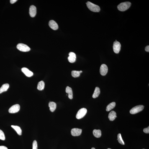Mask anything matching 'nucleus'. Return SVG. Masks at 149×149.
Listing matches in <instances>:
<instances>
[{"label": "nucleus", "instance_id": "obj_8", "mask_svg": "<svg viewBox=\"0 0 149 149\" xmlns=\"http://www.w3.org/2000/svg\"><path fill=\"white\" fill-rule=\"evenodd\" d=\"M108 71V68L107 65L104 64L101 65L100 69V72L102 76H105L107 74Z\"/></svg>", "mask_w": 149, "mask_h": 149}, {"label": "nucleus", "instance_id": "obj_12", "mask_svg": "<svg viewBox=\"0 0 149 149\" xmlns=\"http://www.w3.org/2000/svg\"><path fill=\"white\" fill-rule=\"evenodd\" d=\"M49 25L51 28L53 30H56L58 28V24L54 21L52 20L49 21Z\"/></svg>", "mask_w": 149, "mask_h": 149}, {"label": "nucleus", "instance_id": "obj_23", "mask_svg": "<svg viewBox=\"0 0 149 149\" xmlns=\"http://www.w3.org/2000/svg\"><path fill=\"white\" fill-rule=\"evenodd\" d=\"M80 74L81 73L80 71H76V70H73L72 71L71 73L72 76L74 78L79 77L80 76Z\"/></svg>", "mask_w": 149, "mask_h": 149}, {"label": "nucleus", "instance_id": "obj_20", "mask_svg": "<svg viewBox=\"0 0 149 149\" xmlns=\"http://www.w3.org/2000/svg\"><path fill=\"white\" fill-rule=\"evenodd\" d=\"M93 134L95 137L99 138L101 136V132L100 130H94L93 131Z\"/></svg>", "mask_w": 149, "mask_h": 149}, {"label": "nucleus", "instance_id": "obj_3", "mask_svg": "<svg viewBox=\"0 0 149 149\" xmlns=\"http://www.w3.org/2000/svg\"><path fill=\"white\" fill-rule=\"evenodd\" d=\"M17 48L20 51L24 52H28L30 50V47L27 45L22 43H19L17 46Z\"/></svg>", "mask_w": 149, "mask_h": 149}, {"label": "nucleus", "instance_id": "obj_31", "mask_svg": "<svg viewBox=\"0 0 149 149\" xmlns=\"http://www.w3.org/2000/svg\"><path fill=\"white\" fill-rule=\"evenodd\" d=\"M80 71V73H81L82 72V71H81H81Z\"/></svg>", "mask_w": 149, "mask_h": 149}, {"label": "nucleus", "instance_id": "obj_24", "mask_svg": "<svg viewBox=\"0 0 149 149\" xmlns=\"http://www.w3.org/2000/svg\"><path fill=\"white\" fill-rule=\"evenodd\" d=\"M117 140H118L119 143L121 144V145H125V143H124L121 134L119 133L118 135V139Z\"/></svg>", "mask_w": 149, "mask_h": 149}, {"label": "nucleus", "instance_id": "obj_29", "mask_svg": "<svg viewBox=\"0 0 149 149\" xmlns=\"http://www.w3.org/2000/svg\"><path fill=\"white\" fill-rule=\"evenodd\" d=\"M145 51L147 52H149V46H147L145 47Z\"/></svg>", "mask_w": 149, "mask_h": 149}, {"label": "nucleus", "instance_id": "obj_15", "mask_svg": "<svg viewBox=\"0 0 149 149\" xmlns=\"http://www.w3.org/2000/svg\"><path fill=\"white\" fill-rule=\"evenodd\" d=\"M48 105L50 110L52 112H54L56 109V104L55 102H50L49 103Z\"/></svg>", "mask_w": 149, "mask_h": 149}, {"label": "nucleus", "instance_id": "obj_10", "mask_svg": "<svg viewBox=\"0 0 149 149\" xmlns=\"http://www.w3.org/2000/svg\"><path fill=\"white\" fill-rule=\"evenodd\" d=\"M29 14L31 17H35L37 14V9L35 6H31L29 8Z\"/></svg>", "mask_w": 149, "mask_h": 149}, {"label": "nucleus", "instance_id": "obj_14", "mask_svg": "<svg viewBox=\"0 0 149 149\" xmlns=\"http://www.w3.org/2000/svg\"><path fill=\"white\" fill-rule=\"evenodd\" d=\"M65 92L66 93L68 94V97L70 99H72L73 98V94L72 90V88L68 86H67L65 89Z\"/></svg>", "mask_w": 149, "mask_h": 149}, {"label": "nucleus", "instance_id": "obj_4", "mask_svg": "<svg viewBox=\"0 0 149 149\" xmlns=\"http://www.w3.org/2000/svg\"><path fill=\"white\" fill-rule=\"evenodd\" d=\"M87 112V110L85 108H82L78 111L76 115V118L80 119L84 117Z\"/></svg>", "mask_w": 149, "mask_h": 149}, {"label": "nucleus", "instance_id": "obj_25", "mask_svg": "<svg viewBox=\"0 0 149 149\" xmlns=\"http://www.w3.org/2000/svg\"><path fill=\"white\" fill-rule=\"evenodd\" d=\"M0 139L4 140L5 139V136L4 132L0 129Z\"/></svg>", "mask_w": 149, "mask_h": 149}, {"label": "nucleus", "instance_id": "obj_6", "mask_svg": "<svg viewBox=\"0 0 149 149\" xmlns=\"http://www.w3.org/2000/svg\"><path fill=\"white\" fill-rule=\"evenodd\" d=\"M121 45L119 42L115 41L114 42L113 49L114 53L116 54L119 53L121 50Z\"/></svg>", "mask_w": 149, "mask_h": 149}, {"label": "nucleus", "instance_id": "obj_18", "mask_svg": "<svg viewBox=\"0 0 149 149\" xmlns=\"http://www.w3.org/2000/svg\"><path fill=\"white\" fill-rule=\"evenodd\" d=\"M100 93V90L98 87H96L95 89L94 93L93 95V98H95L98 97Z\"/></svg>", "mask_w": 149, "mask_h": 149}, {"label": "nucleus", "instance_id": "obj_34", "mask_svg": "<svg viewBox=\"0 0 149 149\" xmlns=\"http://www.w3.org/2000/svg\"></svg>", "mask_w": 149, "mask_h": 149}, {"label": "nucleus", "instance_id": "obj_26", "mask_svg": "<svg viewBox=\"0 0 149 149\" xmlns=\"http://www.w3.org/2000/svg\"><path fill=\"white\" fill-rule=\"evenodd\" d=\"M33 149H38V145L37 141H34L32 144Z\"/></svg>", "mask_w": 149, "mask_h": 149}, {"label": "nucleus", "instance_id": "obj_21", "mask_svg": "<svg viewBox=\"0 0 149 149\" xmlns=\"http://www.w3.org/2000/svg\"><path fill=\"white\" fill-rule=\"evenodd\" d=\"M45 83L43 81H41L38 83V84L37 88L39 90L41 91L43 90L45 87Z\"/></svg>", "mask_w": 149, "mask_h": 149}, {"label": "nucleus", "instance_id": "obj_22", "mask_svg": "<svg viewBox=\"0 0 149 149\" xmlns=\"http://www.w3.org/2000/svg\"><path fill=\"white\" fill-rule=\"evenodd\" d=\"M115 105L116 103L115 102L111 103L107 106L106 107V111H110L115 107Z\"/></svg>", "mask_w": 149, "mask_h": 149}, {"label": "nucleus", "instance_id": "obj_7", "mask_svg": "<svg viewBox=\"0 0 149 149\" xmlns=\"http://www.w3.org/2000/svg\"><path fill=\"white\" fill-rule=\"evenodd\" d=\"M20 109V106L18 104L13 106L9 109V112L10 113L14 114L19 112Z\"/></svg>", "mask_w": 149, "mask_h": 149}, {"label": "nucleus", "instance_id": "obj_5", "mask_svg": "<svg viewBox=\"0 0 149 149\" xmlns=\"http://www.w3.org/2000/svg\"><path fill=\"white\" fill-rule=\"evenodd\" d=\"M143 105H140L136 106L132 108L130 111V113L132 114H135L143 110L144 109Z\"/></svg>", "mask_w": 149, "mask_h": 149}, {"label": "nucleus", "instance_id": "obj_32", "mask_svg": "<svg viewBox=\"0 0 149 149\" xmlns=\"http://www.w3.org/2000/svg\"><path fill=\"white\" fill-rule=\"evenodd\" d=\"M91 149H95L94 148V147H93V148H92Z\"/></svg>", "mask_w": 149, "mask_h": 149}, {"label": "nucleus", "instance_id": "obj_13", "mask_svg": "<svg viewBox=\"0 0 149 149\" xmlns=\"http://www.w3.org/2000/svg\"><path fill=\"white\" fill-rule=\"evenodd\" d=\"M21 70L26 76L28 77H30L33 75V73L30 71L28 69L26 68H23L21 69Z\"/></svg>", "mask_w": 149, "mask_h": 149}, {"label": "nucleus", "instance_id": "obj_1", "mask_svg": "<svg viewBox=\"0 0 149 149\" xmlns=\"http://www.w3.org/2000/svg\"><path fill=\"white\" fill-rule=\"evenodd\" d=\"M87 6L90 10L94 12H98L100 10L99 6L95 4L90 1H88L86 3Z\"/></svg>", "mask_w": 149, "mask_h": 149}, {"label": "nucleus", "instance_id": "obj_33", "mask_svg": "<svg viewBox=\"0 0 149 149\" xmlns=\"http://www.w3.org/2000/svg\"><path fill=\"white\" fill-rule=\"evenodd\" d=\"M110 149V148H108V149Z\"/></svg>", "mask_w": 149, "mask_h": 149}, {"label": "nucleus", "instance_id": "obj_9", "mask_svg": "<svg viewBox=\"0 0 149 149\" xmlns=\"http://www.w3.org/2000/svg\"><path fill=\"white\" fill-rule=\"evenodd\" d=\"M82 130L78 128H74L72 129L71 134L73 136H78L81 135Z\"/></svg>", "mask_w": 149, "mask_h": 149}, {"label": "nucleus", "instance_id": "obj_27", "mask_svg": "<svg viewBox=\"0 0 149 149\" xmlns=\"http://www.w3.org/2000/svg\"><path fill=\"white\" fill-rule=\"evenodd\" d=\"M143 132L146 133H149V127L144 129Z\"/></svg>", "mask_w": 149, "mask_h": 149}, {"label": "nucleus", "instance_id": "obj_19", "mask_svg": "<svg viewBox=\"0 0 149 149\" xmlns=\"http://www.w3.org/2000/svg\"><path fill=\"white\" fill-rule=\"evenodd\" d=\"M11 127L16 131L18 135H22V131L20 127L18 126L14 125H11Z\"/></svg>", "mask_w": 149, "mask_h": 149}, {"label": "nucleus", "instance_id": "obj_30", "mask_svg": "<svg viewBox=\"0 0 149 149\" xmlns=\"http://www.w3.org/2000/svg\"><path fill=\"white\" fill-rule=\"evenodd\" d=\"M17 0H10V2L11 4H13L17 1Z\"/></svg>", "mask_w": 149, "mask_h": 149}, {"label": "nucleus", "instance_id": "obj_17", "mask_svg": "<svg viewBox=\"0 0 149 149\" xmlns=\"http://www.w3.org/2000/svg\"><path fill=\"white\" fill-rule=\"evenodd\" d=\"M9 87V85L8 83L3 85L0 88V94L7 91Z\"/></svg>", "mask_w": 149, "mask_h": 149}, {"label": "nucleus", "instance_id": "obj_28", "mask_svg": "<svg viewBox=\"0 0 149 149\" xmlns=\"http://www.w3.org/2000/svg\"><path fill=\"white\" fill-rule=\"evenodd\" d=\"M0 149H8V148L4 146H0Z\"/></svg>", "mask_w": 149, "mask_h": 149}, {"label": "nucleus", "instance_id": "obj_11", "mask_svg": "<svg viewBox=\"0 0 149 149\" xmlns=\"http://www.w3.org/2000/svg\"><path fill=\"white\" fill-rule=\"evenodd\" d=\"M69 56L68 57L69 62L71 63H73L76 61V54L73 52H70L69 53Z\"/></svg>", "mask_w": 149, "mask_h": 149}, {"label": "nucleus", "instance_id": "obj_16", "mask_svg": "<svg viewBox=\"0 0 149 149\" xmlns=\"http://www.w3.org/2000/svg\"><path fill=\"white\" fill-rule=\"evenodd\" d=\"M117 114L114 111H112L109 113L108 116V118L109 120L111 121H114L117 117Z\"/></svg>", "mask_w": 149, "mask_h": 149}, {"label": "nucleus", "instance_id": "obj_2", "mask_svg": "<svg viewBox=\"0 0 149 149\" xmlns=\"http://www.w3.org/2000/svg\"><path fill=\"white\" fill-rule=\"evenodd\" d=\"M131 3L129 2L121 3L117 6L118 9L121 11H124L127 10L130 7Z\"/></svg>", "mask_w": 149, "mask_h": 149}]
</instances>
